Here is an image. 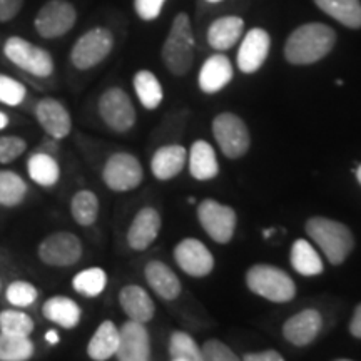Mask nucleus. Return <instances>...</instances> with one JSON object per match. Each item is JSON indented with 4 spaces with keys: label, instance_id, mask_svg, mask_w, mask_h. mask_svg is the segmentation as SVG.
I'll return each instance as SVG.
<instances>
[{
    "label": "nucleus",
    "instance_id": "nucleus-1",
    "mask_svg": "<svg viewBox=\"0 0 361 361\" xmlns=\"http://www.w3.org/2000/svg\"><path fill=\"white\" fill-rule=\"evenodd\" d=\"M336 32L329 25L313 22L293 30L284 45V57L293 66H310L333 51Z\"/></svg>",
    "mask_w": 361,
    "mask_h": 361
},
{
    "label": "nucleus",
    "instance_id": "nucleus-2",
    "mask_svg": "<svg viewBox=\"0 0 361 361\" xmlns=\"http://www.w3.org/2000/svg\"><path fill=\"white\" fill-rule=\"evenodd\" d=\"M306 233L331 264H343L355 247L353 233L340 221L314 216L306 221Z\"/></svg>",
    "mask_w": 361,
    "mask_h": 361
},
{
    "label": "nucleus",
    "instance_id": "nucleus-3",
    "mask_svg": "<svg viewBox=\"0 0 361 361\" xmlns=\"http://www.w3.org/2000/svg\"><path fill=\"white\" fill-rule=\"evenodd\" d=\"M194 34L188 13L180 12L171 25L169 35L162 47V61L171 74L183 78L191 69L194 61Z\"/></svg>",
    "mask_w": 361,
    "mask_h": 361
},
{
    "label": "nucleus",
    "instance_id": "nucleus-4",
    "mask_svg": "<svg viewBox=\"0 0 361 361\" xmlns=\"http://www.w3.org/2000/svg\"><path fill=\"white\" fill-rule=\"evenodd\" d=\"M250 291L273 303H288L296 296V284L286 271L271 264H255L247 269Z\"/></svg>",
    "mask_w": 361,
    "mask_h": 361
},
{
    "label": "nucleus",
    "instance_id": "nucleus-5",
    "mask_svg": "<svg viewBox=\"0 0 361 361\" xmlns=\"http://www.w3.org/2000/svg\"><path fill=\"white\" fill-rule=\"evenodd\" d=\"M4 56L12 62L13 66L19 67L20 71L27 74L34 75V78H51L54 74V59L45 49L39 47L27 39L8 37L4 44Z\"/></svg>",
    "mask_w": 361,
    "mask_h": 361
},
{
    "label": "nucleus",
    "instance_id": "nucleus-6",
    "mask_svg": "<svg viewBox=\"0 0 361 361\" xmlns=\"http://www.w3.org/2000/svg\"><path fill=\"white\" fill-rule=\"evenodd\" d=\"M82 255V241L71 231L51 233L37 246V258L40 263L51 268H69V266L78 264Z\"/></svg>",
    "mask_w": 361,
    "mask_h": 361
},
{
    "label": "nucleus",
    "instance_id": "nucleus-7",
    "mask_svg": "<svg viewBox=\"0 0 361 361\" xmlns=\"http://www.w3.org/2000/svg\"><path fill=\"white\" fill-rule=\"evenodd\" d=\"M97 111L102 123L117 134L129 133L134 128L135 119H137L135 107L129 94L121 87L104 90L99 97Z\"/></svg>",
    "mask_w": 361,
    "mask_h": 361
},
{
    "label": "nucleus",
    "instance_id": "nucleus-8",
    "mask_svg": "<svg viewBox=\"0 0 361 361\" xmlns=\"http://www.w3.org/2000/svg\"><path fill=\"white\" fill-rule=\"evenodd\" d=\"M213 135L223 154L229 159H239L250 151L251 135L247 126L233 112H221L214 117Z\"/></svg>",
    "mask_w": 361,
    "mask_h": 361
},
{
    "label": "nucleus",
    "instance_id": "nucleus-9",
    "mask_svg": "<svg viewBox=\"0 0 361 361\" xmlns=\"http://www.w3.org/2000/svg\"><path fill=\"white\" fill-rule=\"evenodd\" d=\"M144 169L141 161L130 152H114L102 168V180L111 191H134L142 184Z\"/></svg>",
    "mask_w": 361,
    "mask_h": 361
},
{
    "label": "nucleus",
    "instance_id": "nucleus-10",
    "mask_svg": "<svg viewBox=\"0 0 361 361\" xmlns=\"http://www.w3.org/2000/svg\"><path fill=\"white\" fill-rule=\"evenodd\" d=\"M114 47V35L109 29L94 27L80 35L78 42L71 51V62L78 71H89L101 62L112 52Z\"/></svg>",
    "mask_w": 361,
    "mask_h": 361
},
{
    "label": "nucleus",
    "instance_id": "nucleus-11",
    "mask_svg": "<svg viewBox=\"0 0 361 361\" xmlns=\"http://www.w3.org/2000/svg\"><path fill=\"white\" fill-rule=\"evenodd\" d=\"M197 219L207 236L219 245H228L236 231V213L231 206L204 200L197 206Z\"/></svg>",
    "mask_w": 361,
    "mask_h": 361
},
{
    "label": "nucleus",
    "instance_id": "nucleus-12",
    "mask_svg": "<svg viewBox=\"0 0 361 361\" xmlns=\"http://www.w3.org/2000/svg\"><path fill=\"white\" fill-rule=\"evenodd\" d=\"M78 20V12L67 0H49L40 7L34 19L37 34L44 39H57L66 35Z\"/></svg>",
    "mask_w": 361,
    "mask_h": 361
},
{
    "label": "nucleus",
    "instance_id": "nucleus-13",
    "mask_svg": "<svg viewBox=\"0 0 361 361\" xmlns=\"http://www.w3.org/2000/svg\"><path fill=\"white\" fill-rule=\"evenodd\" d=\"M35 121L54 141H62L72 130V117L59 99L42 97L34 107Z\"/></svg>",
    "mask_w": 361,
    "mask_h": 361
},
{
    "label": "nucleus",
    "instance_id": "nucleus-14",
    "mask_svg": "<svg viewBox=\"0 0 361 361\" xmlns=\"http://www.w3.org/2000/svg\"><path fill=\"white\" fill-rule=\"evenodd\" d=\"M174 259L184 273L192 278H204L214 268V256L200 239L186 238L176 245Z\"/></svg>",
    "mask_w": 361,
    "mask_h": 361
},
{
    "label": "nucleus",
    "instance_id": "nucleus-15",
    "mask_svg": "<svg viewBox=\"0 0 361 361\" xmlns=\"http://www.w3.org/2000/svg\"><path fill=\"white\" fill-rule=\"evenodd\" d=\"M114 358L119 361L151 360V336L146 324L128 319L119 328V346Z\"/></svg>",
    "mask_w": 361,
    "mask_h": 361
},
{
    "label": "nucleus",
    "instance_id": "nucleus-16",
    "mask_svg": "<svg viewBox=\"0 0 361 361\" xmlns=\"http://www.w3.org/2000/svg\"><path fill=\"white\" fill-rule=\"evenodd\" d=\"M323 328V316L318 310L308 308L293 314L283 324V336L293 346H308L318 338Z\"/></svg>",
    "mask_w": 361,
    "mask_h": 361
},
{
    "label": "nucleus",
    "instance_id": "nucleus-17",
    "mask_svg": "<svg viewBox=\"0 0 361 361\" xmlns=\"http://www.w3.org/2000/svg\"><path fill=\"white\" fill-rule=\"evenodd\" d=\"M162 226V219L159 211L154 207L146 206L134 216L130 223L126 239L130 250L134 251H146L152 243L159 236Z\"/></svg>",
    "mask_w": 361,
    "mask_h": 361
},
{
    "label": "nucleus",
    "instance_id": "nucleus-18",
    "mask_svg": "<svg viewBox=\"0 0 361 361\" xmlns=\"http://www.w3.org/2000/svg\"><path fill=\"white\" fill-rule=\"evenodd\" d=\"M271 39L264 29H251L243 39L238 51V67L245 74L259 71L268 59Z\"/></svg>",
    "mask_w": 361,
    "mask_h": 361
},
{
    "label": "nucleus",
    "instance_id": "nucleus-19",
    "mask_svg": "<svg viewBox=\"0 0 361 361\" xmlns=\"http://www.w3.org/2000/svg\"><path fill=\"white\" fill-rule=\"evenodd\" d=\"M119 306L133 322L147 324L154 318L156 305L149 293L139 284H128L119 291Z\"/></svg>",
    "mask_w": 361,
    "mask_h": 361
},
{
    "label": "nucleus",
    "instance_id": "nucleus-20",
    "mask_svg": "<svg viewBox=\"0 0 361 361\" xmlns=\"http://www.w3.org/2000/svg\"><path fill=\"white\" fill-rule=\"evenodd\" d=\"M144 278H146L149 288L164 301H174L183 291L178 274L162 261H149L144 268Z\"/></svg>",
    "mask_w": 361,
    "mask_h": 361
},
{
    "label": "nucleus",
    "instance_id": "nucleus-21",
    "mask_svg": "<svg viewBox=\"0 0 361 361\" xmlns=\"http://www.w3.org/2000/svg\"><path fill=\"white\" fill-rule=\"evenodd\" d=\"M42 316L47 322L64 329H74L82 319V308L69 296L56 295L47 298L42 305Z\"/></svg>",
    "mask_w": 361,
    "mask_h": 361
},
{
    "label": "nucleus",
    "instance_id": "nucleus-22",
    "mask_svg": "<svg viewBox=\"0 0 361 361\" xmlns=\"http://www.w3.org/2000/svg\"><path fill=\"white\" fill-rule=\"evenodd\" d=\"M234 71L231 61L223 54H214L202 64L200 71V89L206 94H216L231 82Z\"/></svg>",
    "mask_w": 361,
    "mask_h": 361
},
{
    "label": "nucleus",
    "instance_id": "nucleus-23",
    "mask_svg": "<svg viewBox=\"0 0 361 361\" xmlns=\"http://www.w3.org/2000/svg\"><path fill=\"white\" fill-rule=\"evenodd\" d=\"M188 161L186 147L179 144H169L157 149L151 159V171L156 179L169 180L180 174Z\"/></svg>",
    "mask_w": 361,
    "mask_h": 361
},
{
    "label": "nucleus",
    "instance_id": "nucleus-24",
    "mask_svg": "<svg viewBox=\"0 0 361 361\" xmlns=\"http://www.w3.org/2000/svg\"><path fill=\"white\" fill-rule=\"evenodd\" d=\"M189 173L196 180H211L219 174V162L214 147L206 141H196L188 152Z\"/></svg>",
    "mask_w": 361,
    "mask_h": 361
},
{
    "label": "nucleus",
    "instance_id": "nucleus-25",
    "mask_svg": "<svg viewBox=\"0 0 361 361\" xmlns=\"http://www.w3.org/2000/svg\"><path fill=\"white\" fill-rule=\"evenodd\" d=\"M245 20L238 16H226L216 19L207 29V42L216 51H228L241 39Z\"/></svg>",
    "mask_w": 361,
    "mask_h": 361
},
{
    "label": "nucleus",
    "instance_id": "nucleus-26",
    "mask_svg": "<svg viewBox=\"0 0 361 361\" xmlns=\"http://www.w3.org/2000/svg\"><path fill=\"white\" fill-rule=\"evenodd\" d=\"M119 346V328L114 322L106 319L99 324L87 343V356L94 361H107L114 358Z\"/></svg>",
    "mask_w": 361,
    "mask_h": 361
},
{
    "label": "nucleus",
    "instance_id": "nucleus-27",
    "mask_svg": "<svg viewBox=\"0 0 361 361\" xmlns=\"http://www.w3.org/2000/svg\"><path fill=\"white\" fill-rule=\"evenodd\" d=\"M27 174L40 188H54L61 179V166L47 151H35L27 159Z\"/></svg>",
    "mask_w": 361,
    "mask_h": 361
},
{
    "label": "nucleus",
    "instance_id": "nucleus-28",
    "mask_svg": "<svg viewBox=\"0 0 361 361\" xmlns=\"http://www.w3.org/2000/svg\"><path fill=\"white\" fill-rule=\"evenodd\" d=\"M291 266L301 276H318L324 266L322 256L306 239H296L291 246Z\"/></svg>",
    "mask_w": 361,
    "mask_h": 361
},
{
    "label": "nucleus",
    "instance_id": "nucleus-29",
    "mask_svg": "<svg viewBox=\"0 0 361 361\" xmlns=\"http://www.w3.org/2000/svg\"><path fill=\"white\" fill-rule=\"evenodd\" d=\"M133 85L137 96L139 102L144 109L154 111L161 106L162 99H164V92H162V85L159 79L156 78L154 72L151 71H139L135 72Z\"/></svg>",
    "mask_w": 361,
    "mask_h": 361
},
{
    "label": "nucleus",
    "instance_id": "nucleus-30",
    "mask_svg": "<svg viewBox=\"0 0 361 361\" xmlns=\"http://www.w3.org/2000/svg\"><path fill=\"white\" fill-rule=\"evenodd\" d=\"M29 184L19 173L0 169V207H17L27 200Z\"/></svg>",
    "mask_w": 361,
    "mask_h": 361
},
{
    "label": "nucleus",
    "instance_id": "nucleus-31",
    "mask_svg": "<svg viewBox=\"0 0 361 361\" xmlns=\"http://www.w3.org/2000/svg\"><path fill=\"white\" fill-rule=\"evenodd\" d=\"M314 4L345 27H350V29L361 27L360 0H314Z\"/></svg>",
    "mask_w": 361,
    "mask_h": 361
},
{
    "label": "nucleus",
    "instance_id": "nucleus-32",
    "mask_svg": "<svg viewBox=\"0 0 361 361\" xmlns=\"http://www.w3.org/2000/svg\"><path fill=\"white\" fill-rule=\"evenodd\" d=\"M101 211V202L96 192L89 189H80L71 200V214L75 223L82 228H89L96 223Z\"/></svg>",
    "mask_w": 361,
    "mask_h": 361
},
{
    "label": "nucleus",
    "instance_id": "nucleus-33",
    "mask_svg": "<svg viewBox=\"0 0 361 361\" xmlns=\"http://www.w3.org/2000/svg\"><path fill=\"white\" fill-rule=\"evenodd\" d=\"M107 281L109 279H107L106 271L102 268H97V266H92V268L79 271L72 278V290L84 298H97L107 288Z\"/></svg>",
    "mask_w": 361,
    "mask_h": 361
},
{
    "label": "nucleus",
    "instance_id": "nucleus-34",
    "mask_svg": "<svg viewBox=\"0 0 361 361\" xmlns=\"http://www.w3.org/2000/svg\"><path fill=\"white\" fill-rule=\"evenodd\" d=\"M35 353L30 336H16L0 333V361H27Z\"/></svg>",
    "mask_w": 361,
    "mask_h": 361
},
{
    "label": "nucleus",
    "instance_id": "nucleus-35",
    "mask_svg": "<svg viewBox=\"0 0 361 361\" xmlns=\"http://www.w3.org/2000/svg\"><path fill=\"white\" fill-rule=\"evenodd\" d=\"M35 329L32 316L20 308H8L0 311V333L16 336H30Z\"/></svg>",
    "mask_w": 361,
    "mask_h": 361
},
{
    "label": "nucleus",
    "instance_id": "nucleus-36",
    "mask_svg": "<svg viewBox=\"0 0 361 361\" xmlns=\"http://www.w3.org/2000/svg\"><path fill=\"white\" fill-rule=\"evenodd\" d=\"M169 358L173 361H202L196 340L184 331H174L169 338Z\"/></svg>",
    "mask_w": 361,
    "mask_h": 361
},
{
    "label": "nucleus",
    "instance_id": "nucleus-37",
    "mask_svg": "<svg viewBox=\"0 0 361 361\" xmlns=\"http://www.w3.org/2000/svg\"><path fill=\"white\" fill-rule=\"evenodd\" d=\"M6 300L13 308H30L39 300V290L34 283L25 279H16L6 288Z\"/></svg>",
    "mask_w": 361,
    "mask_h": 361
},
{
    "label": "nucleus",
    "instance_id": "nucleus-38",
    "mask_svg": "<svg viewBox=\"0 0 361 361\" xmlns=\"http://www.w3.org/2000/svg\"><path fill=\"white\" fill-rule=\"evenodd\" d=\"M27 99V87L20 80L7 74H0V104L7 107H19Z\"/></svg>",
    "mask_w": 361,
    "mask_h": 361
},
{
    "label": "nucleus",
    "instance_id": "nucleus-39",
    "mask_svg": "<svg viewBox=\"0 0 361 361\" xmlns=\"http://www.w3.org/2000/svg\"><path fill=\"white\" fill-rule=\"evenodd\" d=\"M27 151V141L20 135H0V164H11Z\"/></svg>",
    "mask_w": 361,
    "mask_h": 361
},
{
    "label": "nucleus",
    "instance_id": "nucleus-40",
    "mask_svg": "<svg viewBox=\"0 0 361 361\" xmlns=\"http://www.w3.org/2000/svg\"><path fill=\"white\" fill-rule=\"evenodd\" d=\"M201 355L204 361H238L239 358L234 351L226 346L219 340H207L201 348Z\"/></svg>",
    "mask_w": 361,
    "mask_h": 361
},
{
    "label": "nucleus",
    "instance_id": "nucleus-41",
    "mask_svg": "<svg viewBox=\"0 0 361 361\" xmlns=\"http://www.w3.org/2000/svg\"><path fill=\"white\" fill-rule=\"evenodd\" d=\"M166 0H134V11L142 20H154L164 7Z\"/></svg>",
    "mask_w": 361,
    "mask_h": 361
},
{
    "label": "nucleus",
    "instance_id": "nucleus-42",
    "mask_svg": "<svg viewBox=\"0 0 361 361\" xmlns=\"http://www.w3.org/2000/svg\"><path fill=\"white\" fill-rule=\"evenodd\" d=\"M24 0H0V24H7L19 16Z\"/></svg>",
    "mask_w": 361,
    "mask_h": 361
},
{
    "label": "nucleus",
    "instance_id": "nucleus-43",
    "mask_svg": "<svg viewBox=\"0 0 361 361\" xmlns=\"http://www.w3.org/2000/svg\"><path fill=\"white\" fill-rule=\"evenodd\" d=\"M245 361H283V355L276 350H264L256 351V353H246L243 356Z\"/></svg>",
    "mask_w": 361,
    "mask_h": 361
},
{
    "label": "nucleus",
    "instance_id": "nucleus-44",
    "mask_svg": "<svg viewBox=\"0 0 361 361\" xmlns=\"http://www.w3.org/2000/svg\"><path fill=\"white\" fill-rule=\"evenodd\" d=\"M350 333H351V336L361 340V303L355 308L353 318H351V322H350Z\"/></svg>",
    "mask_w": 361,
    "mask_h": 361
},
{
    "label": "nucleus",
    "instance_id": "nucleus-45",
    "mask_svg": "<svg viewBox=\"0 0 361 361\" xmlns=\"http://www.w3.org/2000/svg\"><path fill=\"white\" fill-rule=\"evenodd\" d=\"M44 340L49 346H56V345H59V341H61V336H59V333L56 331V329H49V331L45 333Z\"/></svg>",
    "mask_w": 361,
    "mask_h": 361
},
{
    "label": "nucleus",
    "instance_id": "nucleus-46",
    "mask_svg": "<svg viewBox=\"0 0 361 361\" xmlns=\"http://www.w3.org/2000/svg\"><path fill=\"white\" fill-rule=\"evenodd\" d=\"M8 124H11V117H8L4 111H0V130L7 129Z\"/></svg>",
    "mask_w": 361,
    "mask_h": 361
},
{
    "label": "nucleus",
    "instance_id": "nucleus-47",
    "mask_svg": "<svg viewBox=\"0 0 361 361\" xmlns=\"http://www.w3.org/2000/svg\"><path fill=\"white\" fill-rule=\"evenodd\" d=\"M356 179H358V183L361 184V164L358 166V169H356Z\"/></svg>",
    "mask_w": 361,
    "mask_h": 361
},
{
    "label": "nucleus",
    "instance_id": "nucleus-48",
    "mask_svg": "<svg viewBox=\"0 0 361 361\" xmlns=\"http://www.w3.org/2000/svg\"><path fill=\"white\" fill-rule=\"evenodd\" d=\"M206 2H211V4H218L221 0H206Z\"/></svg>",
    "mask_w": 361,
    "mask_h": 361
},
{
    "label": "nucleus",
    "instance_id": "nucleus-49",
    "mask_svg": "<svg viewBox=\"0 0 361 361\" xmlns=\"http://www.w3.org/2000/svg\"><path fill=\"white\" fill-rule=\"evenodd\" d=\"M2 288H4V284H2V279H0V291H2Z\"/></svg>",
    "mask_w": 361,
    "mask_h": 361
}]
</instances>
